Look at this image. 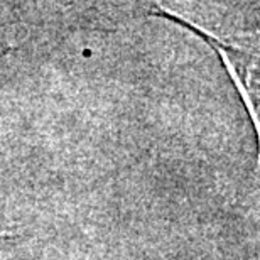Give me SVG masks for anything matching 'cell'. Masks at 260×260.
Masks as SVG:
<instances>
[{
    "instance_id": "obj_1",
    "label": "cell",
    "mask_w": 260,
    "mask_h": 260,
    "mask_svg": "<svg viewBox=\"0 0 260 260\" xmlns=\"http://www.w3.org/2000/svg\"><path fill=\"white\" fill-rule=\"evenodd\" d=\"M159 15H166L171 17L176 22H179L181 25L188 27L189 30L200 36L203 41H206L213 49L216 51V54L220 56L223 64L230 73L233 83H235L238 93L245 102L247 112L250 115L253 127H255L257 139H258V162H257V174L260 176V58L253 56L247 51H243L237 46L226 44L225 41H221L220 38L213 36L208 30H203L200 25L191 24L188 20H184L183 17H179L178 14L171 12L168 9L160 7L157 12Z\"/></svg>"
}]
</instances>
